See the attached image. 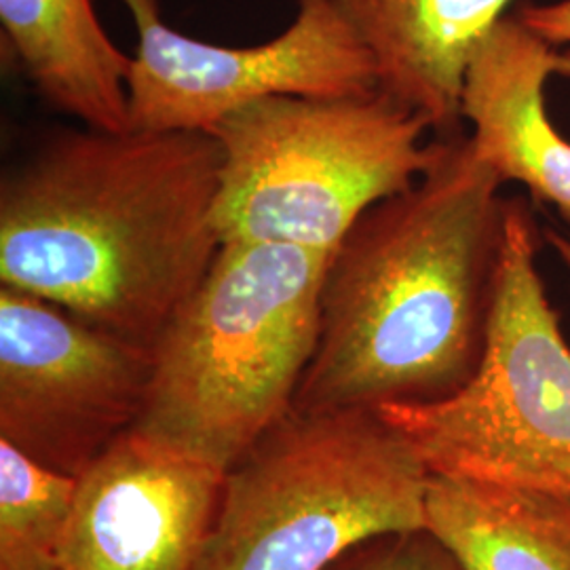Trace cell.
<instances>
[{
  "label": "cell",
  "mask_w": 570,
  "mask_h": 570,
  "mask_svg": "<svg viewBox=\"0 0 570 570\" xmlns=\"http://www.w3.org/2000/svg\"><path fill=\"white\" fill-rule=\"evenodd\" d=\"M2 47L45 102L82 127H129V61L91 0H0Z\"/></svg>",
  "instance_id": "12"
},
{
  "label": "cell",
  "mask_w": 570,
  "mask_h": 570,
  "mask_svg": "<svg viewBox=\"0 0 570 570\" xmlns=\"http://www.w3.org/2000/svg\"><path fill=\"white\" fill-rule=\"evenodd\" d=\"M428 530L463 570H570V499L431 473Z\"/></svg>",
  "instance_id": "13"
},
{
  "label": "cell",
  "mask_w": 570,
  "mask_h": 570,
  "mask_svg": "<svg viewBox=\"0 0 570 570\" xmlns=\"http://www.w3.org/2000/svg\"><path fill=\"white\" fill-rule=\"evenodd\" d=\"M77 484L0 438V570H60Z\"/></svg>",
  "instance_id": "14"
},
{
  "label": "cell",
  "mask_w": 570,
  "mask_h": 570,
  "mask_svg": "<svg viewBox=\"0 0 570 570\" xmlns=\"http://www.w3.org/2000/svg\"><path fill=\"white\" fill-rule=\"evenodd\" d=\"M207 131H61L0 180V285L150 346L223 239Z\"/></svg>",
  "instance_id": "2"
},
{
  "label": "cell",
  "mask_w": 570,
  "mask_h": 570,
  "mask_svg": "<svg viewBox=\"0 0 570 570\" xmlns=\"http://www.w3.org/2000/svg\"><path fill=\"white\" fill-rule=\"evenodd\" d=\"M348 570H463L428 529L385 537Z\"/></svg>",
  "instance_id": "15"
},
{
  "label": "cell",
  "mask_w": 570,
  "mask_h": 570,
  "mask_svg": "<svg viewBox=\"0 0 570 570\" xmlns=\"http://www.w3.org/2000/svg\"><path fill=\"white\" fill-rule=\"evenodd\" d=\"M429 478L376 410H289L228 469L197 570H327L362 543L428 529Z\"/></svg>",
  "instance_id": "4"
},
{
  "label": "cell",
  "mask_w": 570,
  "mask_h": 570,
  "mask_svg": "<svg viewBox=\"0 0 570 570\" xmlns=\"http://www.w3.org/2000/svg\"><path fill=\"white\" fill-rule=\"evenodd\" d=\"M429 122L376 91L273 96L209 134L223 169L216 225L225 244L334 252L372 205L406 190L435 157Z\"/></svg>",
  "instance_id": "5"
},
{
  "label": "cell",
  "mask_w": 570,
  "mask_h": 570,
  "mask_svg": "<svg viewBox=\"0 0 570 570\" xmlns=\"http://www.w3.org/2000/svg\"><path fill=\"white\" fill-rule=\"evenodd\" d=\"M501 186L459 129L438 136L416 183L367 209L330 256L292 410L429 404L468 383L505 258Z\"/></svg>",
  "instance_id": "1"
},
{
  "label": "cell",
  "mask_w": 570,
  "mask_h": 570,
  "mask_svg": "<svg viewBox=\"0 0 570 570\" xmlns=\"http://www.w3.org/2000/svg\"><path fill=\"white\" fill-rule=\"evenodd\" d=\"M138 32L125 79L129 127L212 131L273 96L351 98L379 91L366 45L332 0H298L284 35L225 47L174 30L161 0H121Z\"/></svg>",
  "instance_id": "7"
},
{
  "label": "cell",
  "mask_w": 570,
  "mask_h": 570,
  "mask_svg": "<svg viewBox=\"0 0 570 570\" xmlns=\"http://www.w3.org/2000/svg\"><path fill=\"white\" fill-rule=\"evenodd\" d=\"M366 45L379 91L446 136L469 61L513 0H332Z\"/></svg>",
  "instance_id": "11"
},
{
  "label": "cell",
  "mask_w": 570,
  "mask_h": 570,
  "mask_svg": "<svg viewBox=\"0 0 570 570\" xmlns=\"http://www.w3.org/2000/svg\"><path fill=\"white\" fill-rule=\"evenodd\" d=\"M330 256L223 245L153 345L134 428L228 473L294 406L320 338Z\"/></svg>",
  "instance_id": "3"
},
{
  "label": "cell",
  "mask_w": 570,
  "mask_h": 570,
  "mask_svg": "<svg viewBox=\"0 0 570 570\" xmlns=\"http://www.w3.org/2000/svg\"><path fill=\"white\" fill-rule=\"evenodd\" d=\"M546 242L556 249V254H558V258L562 261V265L567 266L570 271L569 237H564V235H560V233H556V230H548V233H546Z\"/></svg>",
  "instance_id": "17"
},
{
  "label": "cell",
  "mask_w": 570,
  "mask_h": 570,
  "mask_svg": "<svg viewBox=\"0 0 570 570\" xmlns=\"http://www.w3.org/2000/svg\"><path fill=\"white\" fill-rule=\"evenodd\" d=\"M226 471L131 428L82 471L60 570H197Z\"/></svg>",
  "instance_id": "9"
},
{
  "label": "cell",
  "mask_w": 570,
  "mask_h": 570,
  "mask_svg": "<svg viewBox=\"0 0 570 570\" xmlns=\"http://www.w3.org/2000/svg\"><path fill=\"white\" fill-rule=\"evenodd\" d=\"M153 348L0 285V433L79 478L142 414Z\"/></svg>",
  "instance_id": "8"
},
{
  "label": "cell",
  "mask_w": 570,
  "mask_h": 570,
  "mask_svg": "<svg viewBox=\"0 0 570 570\" xmlns=\"http://www.w3.org/2000/svg\"><path fill=\"white\" fill-rule=\"evenodd\" d=\"M551 75L570 77V53L556 51L515 16H505L469 61L461 121L471 125L478 157L501 183L524 184L570 226V140L546 110Z\"/></svg>",
  "instance_id": "10"
},
{
  "label": "cell",
  "mask_w": 570,
  "mask_h": 570,
  "mask_svg": "<svg viewBox=\"0 0 570 570\" xmlns=\"http://www.w3.org/2000/svg\"><path fill=\"white\" fill-rule=\"evenodd\" d=\"M515 18L522 21L530 32L541 37L553 47L570 42V0L551 4H524Z\"/></svg>",
  "instance_id": "16"
},
{
  "label": "cell",
  "mask_w": 570,
  "mask_h": 570,
  "mask_svg": "<svg viewBox=\"0 0 570 570\" xmlns=\"http://www.w3.org/2000/svg\"><path fill=\"white\" fill-rule=\"evenodd\" d=\"M539 245L529 202L510 199L480 366L444 400L374 410L431 473L570 499V345L537 268Z\"/></svg>",
  "instance_id": "6"
}]
</instances>
